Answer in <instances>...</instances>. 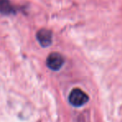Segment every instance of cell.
I'll return each mask as SVG.
<instances>
[{"label": "cell", "instance_id": "277c9868", "mask_svg": "<svg viewBox=\"0 0 122 122\" xmlns=\"http://www.w3.org/2000/svg\"><path fill=\"white\" fill-rule=\"evenodd\" d=\"M0 13L3 14H11L15 13L16 11L8 0H0Z\"/></svg>", "mask_w": 122, "mask_h": 122}, {"label": "cell", "instance_id": "6da1fadb", "mask_svg": "<svg viewBox=\"0 0 122 122\" xmlns=\"http://www.w3.org/2000/svg\"><path fill=\"white\" fill-rule=\"evenodd\" d=\"M69 102L74 106H81L88 101L89 97L84 92L80 89H74L69 95Z\"/></svg>", "mask_w": 122, "mask_h": 122}, {"label": "cell", "instance_id": "3957f363", "mask_svg": "<svg viewBox=\"0 0 122 122\" xmlns=\"http://www.w3.org/2000/svg\"><path fill=\"white\" fill-rule=\"evenodd\" d=\"M37 39L42 47H47L52 42V33L47 29H40L37 33Z\"/></svg>", "mask_w": 122, "mask_h": 122}, {"label": "cell", "instance_id": "7a4b0ae2", "mask_svg": "<svg viewBox=\"0 0 122 122\" xmlns=\"http://www.w3.org/2000/svg\"><path fill=\"white\" fill-rule=\"evenodd\" d=\"M64 64V58L57 52H52L47 56V66L52 71H58Z\"/></svg>", "mask_w": 122, "mask_h": 122}]
</instances>
